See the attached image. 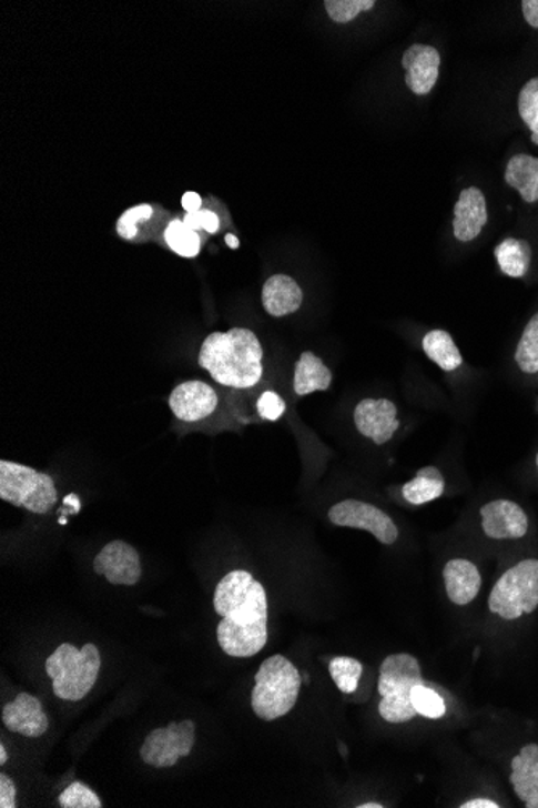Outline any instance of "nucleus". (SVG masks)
Instances as JSON below:
<instances>
[{"label": "nucleus", "instance_id": "obj_6", "mask_svg": "<svg viewBox=\"0 0 538 808\" xmlns=\"http://www.w3.org/2000/svg\"><path fill=\"white\" fill-rule=\"evenodd\" d=\"M0 499L27 508L35 515H45L59 501L51 476L35 472L16 462H0Z\"/></svg>", "mask_w": 538, "mask_h": 808}, {"label": "nucleus", "instance_id": "obj_18", "mask_svg": "<svg viewBox=\"0 0 538 808\" xmlns=\"http://www.w3.org/2000/svg\"><path fill=\"white\" fill-rule=\"evenodd\" d=\"M505 183L519 192L526 204L538 202V156L516 154L506 163Z\"/></svg>", "mask_w": 538, "mask_h": 808}, {"label": "nucleus", "instance_id": "obj_21", "mask_svg": "<svg viewBox=\"0 0 538 808\" xmlns=\"http://www.w3.org/2000/svg\"><path fill=\"white\" fill-rule=\"evenodd\" d=\"M445 493V478L437 466H424L416 473L415 478L402 486V497L413 507L429 504L440 499Z\"/></svg>", "mask_w": 538, "mask_h": 808}, {"label": "nucleus", "instance_id": "obj_12", "mask_svg": "<svg viewBox=\"0 0 538 808\" xmlns=\"http://www.w3.org/2000/svg\"><path fill=\"white\" fill-rule=\"evenodd\" d=\"M405 70V83L415 95H427L438 81L440 71V53L427 44H413L402 57Z\"/></svg>", "mask_w": 538, "mask_h": 808}, {"label": "nucleus", "instance_id": "obj_28", "mask_svg": "<svg viewBox=\"0 0 538 808\" xmlns=\"http://www.w3.org/2000/svg\"><path fill=\"white\" fill-rule=\"evenodd\" d=\"M59 804L62 808H101L102 800L98 794L83 782H71L70 786L60 794Z\"/></svg>", "mask_w": 538, "mask_h": 808}, {"label": "nucleus", "instance_id": "obj_19", "mask_svg": "<svg viewBox=\"0 0 538 808\" xmlns=\"http://www.w3.org/2000/svg\"><path fill=\"white\" fill-rule=\"evenodd\" d=\"M494 255L498 269L505 276L512 277V280H522V277L529 275L534 255L532 245H530L529 241L519 240V238H505L495 248Z\"/></svg>", "mask_w": 538, "mask_h": 808}, {"label": "nucleus", "instance_id": "obj_9", "mask_svg": "<svg viewBox=\"0 0 538 808\" xmlns=\"http://www.w3.org/2000/svg\"><path fill=\"white\" fill-rule=\"evenodd\" d=\"M355 428L376 446H384L400 431V411L392 398L366 397L355 405Z\"/></svg>", "mask_w": 538, "mask_h": 808}, {"label": "nucleus", "instance_id": "obj_3", "mask_svg": "<svg viewBox=\"0 0 538 808\" xmlns=\"http://www.w3.org/2000/svg\"><path fill=\"white\" fill-rule=\"evenodd\" d=\"M302 676L284 655L266 658L255 676L252 708L263 721H274L287 715L297 704Z\"/></svg>", "mask_w": 538, "mask_h": 808}, {"label": "nucleus", "instance_id": "obj_35", "mask_svg": "<svg viewBox=\"0 0 538 808\" xmlns=\"http://www.w3.org/2000/svg\"><path fill=\"white\" fill-rule=\"evenodd\" d=\"M461 808H498L497 802H494V800L488 799H473L468 800V802L463 804V806H459Z\"/></svg>", "mask_w": 538, "mask_h": 808}, {"label": "nucleus", "instance_id": "obj_20", "mask_svg": "<svg viewBox=\"0 0 538 808\" xmlns=\"http://www.w3.org/2000/svg\"><path fill=\"white\" fill-rule=\"evenodd\" d=\"M423 352L430 362L436 363L438 368L445 373H455L465 365L461 351L456 345L454 337L445 330H430L424 334Z\"/></svg>", "mask_w": 538, "mask_h": 808}, {"label": "nucleus", "instance_id": "obj_16", "mask_svg": "<svg viewBox=\"0 0 538 808\" xmlns=\"http://www.w3.org/2000/svg\"><path fill=\"white\" fill-rule=\"evenodd\" d=\"M509 782L527 808H538V744H527L511 760Z\"/></svg>", "mask_w": 538, "mask_h": 808}, {"label": "nucleus", "instance_id": "obj_5", "mask_svg": "<svg viewBox=\"0 0 538 808\" xmlns=\"http://www.w3.org/2000/svg\"><path fill=\"white\" fill-rule=\"evenodd\" d=\"M491 614L515 622L538 608V558H524L501 573L488 596Z\"/></svg>", "mask_w": 538, "mask_h": 808}, {"label": "nucleus", "instance_id": "obj_37", "mask_svg": "<svg viewBox=\"0 0 538 808\" xmlns=\"http://www.w3.org/2000/svg\"><path fill=\"white\" fill-rule=\"evenodd\" d=\"M7 760H9V754H7L6 746L0 744V765H6Z\"/></svg>", "mask_w": 538, "mask_h": 808}, {"label": "nucleus", "instance_id": "obj_24", "mask_svg": "<svg viewBox=\"0 0 538 808\" xmlns=\"http://www.w3.org/2000/svg\"><path fill=\"white\" fill-rule=\"evenodd\" d=\"M329 673L333 681L336 683L338 689L344 694L355 693L358 688L359 678H362V661L352 657H334L329 661Z\"/></svg>", "mask_w": 538, "mask_h": 808}, {"label": "nucleus", "instance_id": "obj_31", "mask_svg": "<svg viewBox=\"0 0 538 808\" xmlns=\"http://www.w3.org/2000/svg\"><path fill=\"white\" fill-rule=\"evenodd\" d=\"M183 222L194 231L205 230L209 234H215L220 231V216L212 210L185 213Z\"/></svg>", "mask_w": 538, "mask_h": 808}, {"label": "nucleus", "instance_id": "obj_32", "mask_svg": "<svg viewBox=\"0 0 538 808\" xmlns=\"http://www.w3.org/2000/svg\"><path fill=\"white\" fill-rule=\"evenodd\" d=\"M0 807H17V788L12 778L7 775H0Z\"/></svg>", "mask_w": 538, "mask_h": 808}, {"label": "nucleus", "instance_id": "obj_34", "mask_svg": "<svg viewBox=\"0 0 538 808\" xmlns=\"http://www.w3.org/2000/svg\"><path fill=\"white\" fill-rule=\"evenodd\" d=\"M181 204H183V209L187 213L199 212V210H202V198L197 192H185L183 199H181Z\"/></svg>", "mask_w": 538, "mask_h": 808}, {"label": "nucleus", "instance_id": "obj_33", "mask_svg": "<svg viewBox=\"0 0 538 808\" xmlns=\"http://www.w3.org/2000/svg\"><path fill=\"white\" fill-rule=\"evenodd\" d=\"M521 9L527 24L538 30V0H524Z\"/></svg>", "mask_w": 538, "mask_h": 808}, {"label": "nucleus", "instance_id": "obj_36", "mask_svg": "<svg viewBox=\"0 0 538 808\" xmlns=\"http://www.w3.org/2000/svg\"><path fill=\"white\" fill-rule=\"evenodd\" d=\"M224 241H226V244L230 245L231 249H238V240L234 236V234H226Z\"/></svg>", "mask_w": 538, "mask_h": 808}, {"label": "nucleus", "instance_id": "obj_14", "mask_svg": "<svg viewBox=\"0 0 538 808\" xmlns=\"http://www.w3.org/2000/svg\"><path fill=\"white\" fill-rule=\"evenodd\" d=\"M441 576L448 599L459 607L474 603L483 589V573L469 558H451L445 564Z\"/></svg>", "mask_w": 538, "mask_h": 808}, {"label": "nucleus", "instance_id": "obj_13", "mask_svg": "<svg viewBox=\"0 0 538 808\" xmlns=\"http://www.w3.org/2000/svg\"><path fill=\"white\" fill-rule=\"evenodd\" d=\"M488 223L486 194L479 188H466L459 194L454 209V236L461 244H469L483 234Z\"/></svg>", "mask_w": 538, "mask_h": 808}, {"label": "nucleus", "instance_id": "obj_15", "mask_svg": "<svg viewBox=\"0 0 538 808\" xmlns=\"http://www.w3.org/2000/svg\"><path fill=\"white\" fill-rule=\"evenodd\" d=\"M262 304L265 312L274 319L292 315L302 307V287L292 276H271L263 284Z\"/></svg>", "mask_w": 538, "mask_h": 808}, {"label": "nucleus", "instance_id": "obj_23", "mask_svg": "<svg viewBox=\"0 0 538 808\" xmlns=\"http://www.w3.org/2000/svg\"><path fill=\"white\" fill-rule=\"evenodd\" d=\"M165 242L174 254L194 259L201 254L202 240L199 231L191 230L181 220H173L165 230Z\"/></svg>", "mask_w": 538, "mask_h": 808}, {"label": "nucleus", "instance_id": "obj_17", "mask_svg": "<svg viewBox=\"0 0 538 808\" xmlns=\"http://www.w3.org/2000/svg\"><path fill=\"white\" fill-rule=\"evenodd\" d=\"M333 384V372L318 355L313 352H303L295 363L294 393L297 396H309L319 391H327Z\"/></svg>", "mask_w": 538, "mask_h": 808}, {"label": "nucleus", "instance_id": "obj_39", "mask_svg": "<svg viewBox=\"0 0 538 808\" xmlns=\"http://www.w3.org/2000/svg\"><path fill=\"white\" fill-rule=\"evenodd\" d=\"M536 468H537V473H538V452H537V455H536Z\"/></svg>", "mask_w": 538, "mask_h": 808}, {"label": "nucleus", "instance_id": "obj_38", "mask_svg": "<svg viewBox=\"0 0 538 808\" xmlns=\"http://www.w3.org/2000/svg\"><path fill=\"white\" fill-rule=\"evenodd\" d=\"M380 804H365V806H358V808H383Z\"/></svg>", "mask_w": 538, "mask_h": 808}, {"label": "nucleus", "instance_id": "obj_26", "mask_svg": "<svg viewBox=\"0 0 538 808\" xmlns=\"http://www.w3.org/2000/svg\"><path fill=\"white\" fill-rule=\"evenodd\" d=\"M413 707L420 717L438 720L444 717L447 707L444 699L434 689L427 688L426 685L416 686L412 694Z\"/></svg>", "mask_w": 538, "mask_h": 808}, {"label": "nucleus", "instance_id": "obj_11", "mask_svg": "<svg viewBox=\"0 0 538 808\" xmlns=\"http://www.w3.org/2000/svg\"><path fill=\"white\" fill-rule=\"evenodd\" d=\"M169 404L171 412L181 422H201L215 413L219 407V394L203 381H185L174 387Z\"/></svg>", "mask_w": 538, "mask_h": 808}, {"label": "nucleus", "instance_id": "obj_22", "mask_svg": "<svg viewBox=\"0 0 538 808\" xmlns=\"http://www.w3.org/2000/svg\"><path fill=\"white\" fill-rule=\"evenodd\" d=\"M512 358L524 378L538 384V312L524 326Z\"/></svg>", "mask_w": 538, "mask_h": 808}, {"label": "nucleus", "instance_id": "obj_25", "mask_svg": "<svg viewBox=\"0 0 538 808\" xmlns=\"http://www.w3.org/2000/svg\"><path fill=\"white\" fill-rule=\"evenodd\" d=\"M518 112L532 133V141L538 144V77L530 78L519 91Z\"/></svg>", "mask_w": 538, "mask_h": 808}, {"label": "nucleus", "instance_id": "obj_40", "mask_svg": "<svg viewBox=\"0 0 538 808\" xmlns=\"http://www.w3.org/2000/svg\"><path fill=\"white\" fill-rule=\"evenodd\" d=\"M537 412H538V401H537Z\"/></svg>", "mask_w": 538, "mask_h": 808}, {"label": "nucleus", "instance_id": "obj_7", "mask_svg": "<svg viewBox=\"0 0 538 808\" xmlns=\"http://www.w3.org/2000/svg\"><path fill=\"white\" fill-rule=\"evenodd\" d=\"M327 518L334 526L368 532L384 546H394L400 537V529L383 508L358 499H345L333 505Z\"/></svg>", "mask_w": 538, "mask_h": 808}, {"label": "nucleus", "instance_id": "obj_4", "mask_svg": "<svg viewBox=\"0 0 538 808\" xmlns=\"http://www.w3.org/2000/svg\"><path fill=\"white\" fill-rule=\"evenodd\" d=\"M424 685L418 658L412 654H392L379 668V714L392 725H402L418 717L412 703L413 689Z\"/></svg>", "mask_w": 538, "mask_h": 808}, {"label": "nucleus", "instance_id": "obj_29", "mask_svg": "<svg viewBox=\"0 0 538 808\" xmlns=\"http://www.w3.org/2000/svg\"><path fill=\"white\" fill-rule=\"evenodd\" d=\"M153 215V206L149 204L135 205L128 209L116 222V233L121 240L131 241L139 234L138 224L151 220Z\"/></svg>", "mask_w": 538, "mask_h": 808}, {"label": "nucleus", "instance_id": "obj_8", "mask_svg": "<svg viewBox=\"0 0 538 808\" xmlns=\"http://www.w3.org/2000/svg\"><path fill=\"white\" fill-rule=\"evenodd\" d=\"M480 529L495 543H516L526 539L530 532V518L526 508L511 499H494L479 511Z\"/></svg>", "mask_w": 538, "mask_h": 808}, {"label": "nucleus", "instance_id": "obj_10", "mask_svg": "<svg viewBox=\"0 0 538 808\" xmlns=\"http://www.w3.org/2000/svg\"><path fill=\"white\" fill-rule=\"evenodd\" d=\"M94 572L112 585L134 586L142 576L141 558L131 544L112 541L95 557Z\"/></svg>", "mask_w": 538, "mask_h": 808}, {"label": "nucleus", "instance_id": "obj_1", "mask_svg": "<svg viewBox=\"0 0 538 808\" xmlns=\"http://www.w3.org/2000/svg\"><path fill=\"white\" fill-rule=\"evenodd\" d=\"M223 617L216 628L221 649L230 657H253L268 643V596L262 583L245 569L227 573L213 597Z\"/></svg>", "mask_w": 538, "mask_h": 808}, {"label": "nucleus", "instance_id": "obj_27", "mask_svg": "<svg viewBox=\"0 0 538 808\" xmlns=\"http://www.w3.org/2000/svg\"><path fill=\"white\" fill-rule=\"evenodd\" d=\"M376 2L374 0H326L324 9L327 16L336 23H351L359 13L373 10Z\"/></svg>", "mask_w": 538, "mask_h": 808}, {"label": "nucleus", "instance_id": "obj_2", "mask_svg": "<svg viewBox=\"0 0 538 808\" xmlns=\"http://www.w3.org/2000/svg\"><path fill=\"white\" fill-rule=\"evenodd\" d=\"M199 365L221 386L231 390H252L263 380V347L247 327H233L227 333L205 337L199 354Z\"/></svg>", "mask_w": 538, "mask_h": 808}, {"label": "nucleus", "instance_id": "obj_30", "mask_svg": "<svg viewBox=\"0 0 538 808\" xmlns=\"http://www.w3.org/2000/svg\"><path fill=\"white\" fill-rule=\"evenodd\" d=\"M256 413L265 422H277L286 413V401L276 391H265L256 398Z\"/></svg>", "mask_w": 538, "mask_h": 808}]
</instances>
